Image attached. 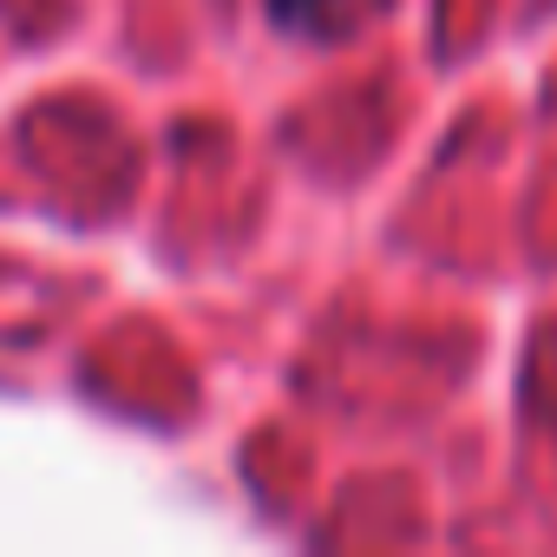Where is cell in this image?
<instances>
[{
  "label": "cell",
  "instance_id": "cell-1",
  "mask_svg": "<svg viewBox=\"0 0 557 557\" xmlns=\"http://www.w3.org/2000/svg\"><path fill=\"white\" fill-rule=\"evenodd\" d=\"M262 8H269L275 27H289V34H322L348 0H262Z\"/></svg>",
  "mask_w": 557,
  "mask_h": 557
}]
</instances>
